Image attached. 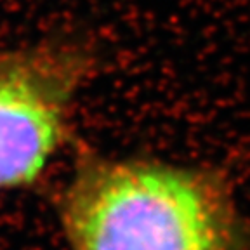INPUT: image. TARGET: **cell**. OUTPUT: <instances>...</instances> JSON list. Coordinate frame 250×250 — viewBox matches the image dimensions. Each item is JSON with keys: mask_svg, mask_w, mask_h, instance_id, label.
<instances>
[{"mask_svg": "<svg viewBox=\"0 0 250 250\" xmlns=\"http://www.w3.org/2000/svg\"><path fill=\"white\" fill-rule=\"evenodd\" d=\"M59 212L73 250H234L229 200L193 168L83 155Z\"/></svg>", "mask_w": 250, "mask_h": 250, "instance_id": "1", "label": "cell"}, {"mask_svg": "<svg viewBox=\"0 0 250 250\" xmlns=\"http://www.w3.org/2000/svg\"><path fill=\"white\" fill-rule=\"evenodd\" d=\"M94 59L70 43L0 49V189L35 183L62 148Z\"/></svg>", "mask_w": 250, "mask_h": 250, "instance_id": "2", "label": "cell"}]
</instances>
